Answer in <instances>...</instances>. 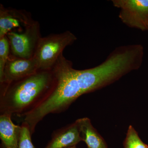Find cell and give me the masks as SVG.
<instances>
[{
  "label": "cell",
  "mask_w": 148,
  "mask_h": 148,
  "mask_svg": "<svg viewBox=\"0 0 148 148\" xmlns=\"http://www.w3.org/2000/svg\"><path fill=\"white\" fill-rule=\"evenodd\" d=\"M82 141L75 121L52 133L51 140L44 148H67L76 146Z\"/></svg>",
  "instance_id": "52a82bcc"
},
{
  "label": "cell",
  "mask_w": 148,
  "mask_h": 148,
  "mask_svg": "<svg viewBox=\"0 0 148 148\" xmlns=\"http://www.w3.org/2000/svg\"><path fill=\"white\" fill-rule=\"evenodd\" d=\"M114 6L120 9L119 17L130 28L147 30L148 0H113Z\"/></svg>",
  "instance_id": "277c9868"
},
{
  "label": "cell",
  "mask_w": 148,
  "mask_h": 148,
  "mask_svg": "<svg viewBox=\"0 0 148 148\" xmlns=\"http://www.w3.org/2000/svg\"><path fill=\"white\" fill-rule=\"evenodd\" d=\"M123 147L124 148H148L147 145L140 139L138 132L132 125H130L127 130Z\"/></svg>",
  "instance_id": "30bf717a"
},
{
  "label": "cell",
  "mask_w": 148,
  "mask_h": 148,
  "mask_svg": "<svg viewBox=\"0 0 148 148\" xmlns=\"http://www.w3.org/2000/svg\"><path fill=\"white\" fill-rule=\"evenodd\" d=\"M67 148H77L76 146H73V147H68Z\"/></svg>",
  "instance_id": "4fadbf2b"
},
{
  "label": "cell",
  "mask_w": 148,
  "mask_h": 148,
  "mask_svg": "<svg viewBox=\"0 0 148 148\" xmlns=\"http://www.w3.org/2000/svg\"><path fill=\"white\" fill-rule=\"evenodd\" d=\"M39 71L34 58H9L6 64L1 85L8 84L29 76Z\"/></svg>",
  "instance_id": "8992f818"
},
{
  "label": "cell",
  "mask_w": 148,
  "mask_h": 148,
  "mask_svg": "<svg viewBox=\"0 0 148 148\" xmlns=\"http://www.w3.org/2000/svg\"><path fill=\"white\" fill-rule=\"evenodd\" d=\"M147 30H148V29Z\"/></svg>",
  "instance_id": "5bb4252c"
},
{
  "label": "cell",
  "mask_w": 148,
  "mask_h": 148,
  "mask_svg": "<svg viewBox=\"0 0 148 148\" xmlns=\"http://www.w3.org/2000/svg\"><path fill=\"white\" fill-rule=\"evenodd\" d=\"M76 40L77 37L69 31L41 38L33 56L39 70L53 69L65 48Z\"/></svg>",
  "instance_id": "7a4b0ae2"
},
{
  "label": "cell",
  "mask_w": 148,
  "mask_h": 148,
  "mask_svg": "<svg viewBox=\"0 0 148 148\" xmlns=\"http://www.w3.org/2000/svg\"><path fill=\"white\" fill-rule=\"evenodd\" d=\"M11 115H0V138L2 148H18L21 127L14 123Z\"/></svg>",
  "instance_id": "ba28073f"
},
{
  "label": "cell",
  "mask_w": 148,
  "mask_h": 148,
  "mask_svg": "<svg viewBox=\"0 0 148 148\" xmlns=\"http://www.w3.org/2000/svg\"><path fill=\"white\" fill-rule=\"evenodd\" d=\"M18 148H35L32 143V134L27 125L22 123Z\"/></svg>",
  "instance_id": "7c38bea8"
},
{
  "label": "cell",
  "mask_w": 148,
  "mask_h": 148,
  "mask_svg": "<svg viewBox=\"0 0 148 148\" xmlns=\"http://www.w3.org/2000/svg\"><path fill=\"white\" fill-rule=\"evenodd\" d=\"M34 21L25 11L0 8V38L11 32H21Z\"/></svg>",
  "instance_id": "5b68a950"
},
{
  "label": "cell",
  "mask_w": 148,
  "mask_h": 148,
  "mask_svg": "<svg viewBox=\"0 0 148 148\" xmlns=\"http://www.w3.org/2000/svg\"><path fill=\"white\" fill-rule=\"evenodd\" d=\"M75 122L82 140L85 143L88 148H108L105 140L93 127L89 119H79Z\"/></svg>",
  "instance_id": "9c48e42d"
},
{
  "label": "cell",
  "mask_w": 148,
  "mask_h": 148,
  "mask_svg": "<svg viewBox=\"0 0 148 148\" xmlns=\"http://www.w3.org/2000/svg\"><path fill=\"white\" fill-rule=\"evenodd\" d=\"M52 69L35 73L8 84H1L0 112L22 116L38 104L53 85Z\"/></svg>",
  "instance_id": "6da1fadb"
},
{
  "label": "cell",
  "mask_w": 148,
  "mask_h": 148,
  "mask_svg": "<svg viewBox=\"0 0 148 148\" xmlns=\"http://www.w3.org/2000/svg\"><path fill=\"white\" fill-rule=\"evenodd\" d=\"M10 46L6 36L0 38V81L2 80L4 70L9 58Z\"/></svg>",
  "instance_id": "8fae6325"
},
{
  "label": "cell",
  "mask_w": 148,
  "mask_h": 148,
  "mask_svg": "<svg viewBox=\"0 0 148 148\" xmlns=\"http://www.w3.org/2000/svg\"><path fill=\"white\" fill-rule=\"evenodd\" d=\"M6 36L11 52L14 57L30 59L34 56L41 38L39 24L37 21H34L22 32H10Z\"/></svg>",
  "instance_id": "3957f363"
}]
</instances>
